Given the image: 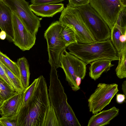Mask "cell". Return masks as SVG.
Listing matches in <instances>:
<instances>
[{"label":"cell","mask_w":126,"mask_h":126,"mask_svg":"<svg viewBox=\"0 0 126 126\" xmlns=\"http://www.w3.org/2000/svg\"><path fill=\"white\" fill-rule=\"evenodd\" d=\"M38 78L33 94L17 115V126H43L50 103L46 79L42 75Z\"/></svg>","instance_id":"1"},{"label":"cell","mask_w":126,"mask_h":126,"mask_svg":"<svg viewBox=\"0 0 126 126\" xmlns=\"http://www.w3.org/2000/svg\"><path fill=\"white\" fill-rule=\"evenodd\" d=\"M56 69L51 67L48 95L50 104L53 107L60 126H81L67 102L64 88L58 78Z\"/></svg>","instance_id":"2"},{"label":"cell","mask_w":126,"mask_h":126,"mask_svg":"<svg viewBox=\"0 0 126 126\" xmlns=\"http://www.w3.org/2000/svg\"><path fill=\"white\" fill-rule=\"evenodd\" d=\"M69 52L87 65L97 60L107 59L118 60L117 53L110 39L89 44L79 43L68 47Z\"/></svg>","instance_id":"3"},{"label":"cell","mask_w":126,"mask_h":126,"mask_svg":"<svg viewBox=\"0 0 126 126\" xmlns=\"http://www.w3.org/2000/svg\"><path fill=\"white\" fill-rule=\"evenodd\" d=\"M59 21L72 28L75 33L78 42L89 44L96 41L77 7L67 5L61 12Z\"/></svg>","instance_id":"4"},{"label":"cell","mask_w":126,"mask_h":126,"mask_svg":"<svg viewBox=\"0 0 126 126\" xmlns=\"http://www.w3.org/2000/svg\"><path fill=\"white\" fill-rule=\"evenodd\" d=\"M61 68L65 74L66 80L72 90L76 91L84 78L86 72L87 64L74 55L63 50L60 56Z\"/></svg>","instance_id":"5"},{"label":"cell","mask_w":126,"mask_h":126,"mask_svg":"<svg viewBox=\"0 0 126 126\" xmlns=\"http://www.w3.org/2000/svg\"><path fill=\"white\" fill-rule=\"evenodd\" d=\"M62 27L63 25L57 21L51 24L44 33L47 44L48 62L51 67L56 69L61 68L60 56L66 47L61 35Z\"/></svg>","instance_id":"6"},{"label":"cell","mask_w":126,"mask_h":126,"mask_svg":"<svg viewBox=\"0 0 126 126\" xmlns=\"http://www.w3.org/2000/svg\"><path fill=\"white\" fill-rule=\"evenodd\" d=\"M77 8L96 41L110 39V30L108 26L89 4Z\"/></svg>","instance_id":"7"},{"label":"cell","mask_w":126,"mask_h":126,"mask_svg":"<svg viewBox=\"0 0 126 126\" xmlns=\"http://www.w3.org/2000/svg\"><path fill=\"white\" fill-rule=\"evenodd\" d=\"M12 11L15 12L26 29L32 34H37L41 27L42 18L34 14L25 0H1Z\"/></svg>","instance_id":"8"},{"label":"cell","mask_w":126,"mask_h":126,"mask_svg":"<svg viewBox=\"0 0 126 126\" xmlns=\"http://www.w3.org/2000/svg\"><path fill=\"white\" fill-rule=\"evenodd\" d=\"M118 91L116 83L98 84L88 100L90 111L94 114L101 111L109 104Z\"/></svg>","instance_id":"9"},{"label":"cell","mask_w":126,"mask_h":126,"mask_svg":"<svg viewBox=\"0 0 126 126\" xmlns=\"http://www.w3.org/2000/svg\"><path fill=\"white\" fill-rule=\"evenodd\" d=\"M89 4L111 30L124 7L120 0H90Z\"/></svg>","instance_id":"10"},{"label":"cell","mask_w":126,"mask_h":126,"mask_svg":"<svg viewBox=\"0 0 126 126\" xmlns=\"http://www.w3.org/2000/svg\"><path fill=\"white\" fill-rule=\"evenodd\" d=\"M15 45L23 51L29 50L35 44V35L32 34L26 28L21 21L13 11L12 13Z\"/></svg>","instance_id":"11"},{"label":"cell","mask_w":126,"mask_h":126,"mask_svg":"<svg viewBox=\"0 0 126 126\" xmlns=\"http://www.w3.org/2000/svg\"><path fill=\"white\" fill-rule=\"evenodd\" d=\"M12 13L10 8L0 0V28L5 32L7 39L13 42Z\"/></svg>","instance_id":"12"},{"label":"cell","mask_w":126,"mask_h":126,"mask_svg":"<svg viewBox=\"0 0 126 126\" xmlns=\"http://www.w3.org/2000/svg\"><path fill=\"white\" fill-rule=\"evenodd\" d=\"M23 94L18 93L3 101L0 109L1 117H16L21 106Z\"/></svg>","instance_id":"13"},{"label":"cell","mask_w":126,"mask_h":126,"mask_svg":"<svg viewBox=\"0 0 126 126\" xmlns=\"http://www.w3.org/2000/svg\"><path fill=\"white\" fill-rule=\"evenodd\" d=\"M119 109L114 106L94 114L90 118L88 126H104L109 124L110 121L118 115Z\"/></svg>","instance_id":"14"},{"label":"cell","mask_w":126,"mask_h":126,"mask_svg":"<svg viewBox=\"0 0 126 126\" xmlns=\"http://www.w3.org/2000/svg\"><path fill=\"white\" fill-rule=\"evenodd\" d=\"M32 11L36 15L42 17H52L57 13L62 12L64 8L62 3L55 4L29 5Z\"/></svg>","instance_id":"15"},{"label":"cell","mask_w":126,"mask_h":126,"mask_svg":"<svg viewBox=\"0 0 126 126\" xmlns=\"http://www.w3.org/2000/svg\"><path fill=\"white\" fill-rule=\"evenodd\" d=\"M112 61L110 59H104L95 61L90 63L89 68L90 77L95 81L98 79L103 73L109 71L114 65L112 64Z\"/></svg>","instance_id":"16"},{"label":"cell","mask_w":126,"mask_h":126,"mask_svg":"<svg viewBox=\"0 0 126 126\" xmlns=\"http://www.w3.org/2000/svg\"><path fill=\"white\" fill-rule=\"evenodd\" d=\"M126 27L115 23L110 30V40L117 53L126 45Z\"/></svg>","instance_id":"17"},{"label":"cell","mask_w":126,"mask_h":126,"mask_svg":"<svg viewBox=\"0 0 126 126\" xmlns=\"http://www.w3.org/2000/svg\"><path fill=\"white\" fill-rule=\"evenodd\" d=\"M16 63L19 67L21 83L25 89L29 86L30 73L27 59L24 57L18 59Z\"/></svg>","instance_id":"18"},{"label":"cell","mask_w":126,"mask_h":126,"mask_svg":"<svg viewBox=\"0 0 126 126\" xmlns=\"http://www.w3.org/2000/svg\"><path fill=\"white\" fill-rule=\"evenodd\" d=\"M117 54L119 62L115 71L117 77L122 79L126 77V45Z\"/></svg>","instance_id":"19"},{"label":"cell","mask_w":126,"mask_h":126,"mask_svg":"<svg viewBox=\"0 0 126 126\" xmlns=\"http://www.w3.org/2000/svg\"><path fill=\"white\" fill-rule=\"evenodd\" d=\"M61 35L66 47L72 44L78 43L75 32L69 27L63 25Z\"/></svg>","instance_id":"20"},{"label":"cell","mask_w":126,"mask_h":126,"mask_svg":"<svg viewBox=\"0 0 126 126\" xmlns=\"http://www.w3.org/2000/svg\"><path fill=\"white\" fill-rule=\"evenodd\" d=\"M0 61L20 80L19 69L16 63L13 61L0 51Z\"/></svg>","instance_id":"21"},{"label":"cell","mask_w":126,"mask_h":126,"mask_svg":"<svg viewBox=\"0 0 126 126\" xmlns=\"http://www.w3.org/2000/svg\"><path fill=\"white\" fill-rule=\"evenodd\" d=\"M0 64L13 84L17 92L22 93L25 89L21 80L0 61Z\"/></svg>","instance_id":"22"},{"label":"cell","mask_w":126,"mask_h":126,"mask_svg":"<svg viewBox=\"0 0 126 126\" xmlns=\"http://www.w3.org/2000/svg\"><path fill=\"white\" fill-rule=\"evenodd\" d=\"M43 126H60L54 109L50 104L47 112Z\"/></svg>","instance_id":"23"},{"label":"cell","mask_w":126,"mask_h":126,"mask_svg":"<svg viewBox=\"0 0 126 126\" xmlns=\"http://www.w3.org/2000/svg\"><path fill=\"white\" fill-rule=\"evenodd\" d=\"M18 93L0 77V95L3 101Z\"/></svg>","instance_id":"24"},{"label":"cell","mask_w":126,"mask_h":126,"mask_svg":"<svg viewBox=\"0 0 126 126\" xmlns=\"http://www.w3.org/2000/svg\"><path fill=\"white\" fill-rule=\"evenodd\" d=\"M38 80V78L35 79L32 83L24 90L22 93L23 100L21 108L27 104L33 94L37 87Z\"/></svg>","instance_id":"25"},{"label":"cell","mask_w":126,"mask_h":126,"mask_svg":"<svg viewBox=\"0 0 126 126\" xmlns=\"http://www.w3.org/2000/svg\"><path fill=\"white\" fill-rule=\"evenodd\" d=\"M115 23L122 27H126V7L121 11Z\"/></svg>","instance_id":"26"},{"label":"cell","mask_w":126,"mask_h":126,"mask_svg":"<svg viewBox=\"0 0 126 126\" xmlns=\"http://www.w3.org/2000/svg\"><path fill=\"white\" fill-rule=\"evenodd\" d=\"M0 121L3 126H17L16 117L0 118Z\"/></svg>","instance_id":"27"},{"label":"cell","mask_w":126,"mask_h":126,"mask_svg":"<svg viewBox=\"0 0 126 126\" xmlns=\"http://www.w3.org/2000/svg\"><path fill=\"white\" fill-rule=\"evenodd\" d=\"M0 77L5 81L12 89L17 92L13 84L7 76L4 70L0 64Z\"/></svg>","instance_id":"28"},{"label":"cell","mask_w":126,"mask_h":126,"mask_svg":"<svg viewBox=\"0 0 126 126\" xmlns=\"http://www.w3.org/2000/svg\"><path fill=\"white\" fill-rule=\"evenodd\" d=\"M65 0H31L32 4L35 5L55 4Z\"/></svg>","instance_id":"29"},{"label":"cell","mask_w":126,"mask_h":126,"mask_svg":"<svg viewBox=\"0 0 126 126\" xmlns=\"http://www.w3.org/2000/svg\"><path fill=\"white\" fill-rule=\"evenodd\" d=\"M68 4L73 7H77L79 6L89 4L90 0H68Z\"/></svg>","instance_id":"30"},{"label":"cell","mask_w":126,"mask_h":126,"mask_svg":"<svg viewBox=\"0 0 126 126\" xmlns=\"http://www.w3.org/2000/svg\"><path fill=\"white\" fill-rule=\"evenodd\" d=\"M116 102L119 104L123 103L125 100L126 96L124 94H116Z\"/></svg>","instance_id":"31"},{"label":"cell","mask_w":126,"mask_h":126,"mask_svg":"<svg viewBox=\"0 0 126 126\" xmlns=\"http://www.w3.org/2000/svg\"><path fill=\"white\" fill-rule=\"evenodd\" d=\"M122 91L124 94L126 95V81L125 80L123 82L122 85Z\"/></svg>","instance_id":"32"},{"label":"cell","mask_w":126,"mask_h":126,"mask_svg":"<svg viewBox=\"0 0 126 126\" xmlns=\"http://www.w3.org/2000/svg\"><path fill=\"white\" fill-rule=\"evenodd\" d=\"M6 37V34L5 32L3 31H1L0 32V39L1 40H4Z\"/></svg>","instance_id":"33"},{"label":"cell","mask_w":126,"mask_h":126,"mask_svg":"<svg viewBox=\"0 0 126 126\" xmlns=\"http://www.w3.org/2000/svg\"><path fill=\"white\" fill-rule=\"evenodd\" d=\"M120 0L124 7H126V0Z\"/></svg>","instance_id":"34"},{"label":"cell","mask_w":126,"mask_h":126,"mask_svg":"<svg viewBox=\"0 0 126 126\" xmlns=\"http://www.w3.org/2000/svg\"><path fill=\"white\" fill-rule=\"evenodd\" d=\"M3 102V101L0 95V109Z\"/></svg>","instance_id":"35"},{"label":"cell","mask_w":126,"mask_h":126,"mask_svg":"<svg viewBox=\"0 0 126 126\" xmlns=\"http://www.w3.org/2000/svg\"><path fill=\"white\" fill-rule=\"evenodd\" d=\"M0 126H3L2 123L0 121Z\"/></svg>","instance_id":"36"},{"label":"cell","mask_w":126,"mask_h":126,"mask_svg":"<svg viewBox=\"0 0 126 126\" xmlns=\"http://www.w3.org/2000/svg\"></svg>","instance_id":"37"}]
</instances>
